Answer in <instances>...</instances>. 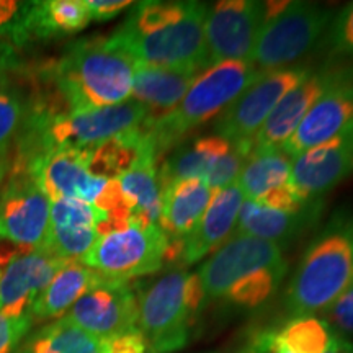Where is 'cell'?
Returning <instances> with one entry per match:
<instances>
[{
	"label": "cell",
	"mask_w": 353,
	"mask_h": 353,
	"mask_svg": "<svg viewBox=\"0 0 353 353\" xmlns=\"http://www.w3.org/2000/svg\"><path fill=\"white\" fill-rule=\"evenodd\" d=\"M201 2H139L114 30L112 41L136 64L190 68L203 72L206 64L205 21Z\"/></svg>",
	"instance_id": "cell-1"
},
{
	"label": "cell",
	"mask_w": 353,
	"mask_h": 353,
	"mask_svg": "<svg viewBox=\"0 0 353 353\" xmlns=\"http://www.w3.org/2000/svg\"><path fill=\"white\" fill-rule=\"evenodd\" d=\"M134 65L110 37H87L69 44L51 69L70 112H81L130 100Z\"/></svg>",
	"instance_id": "cell-2"
},
{
	"label": "cell",
	"mask_w": 353,
	"mask_h": 353,
	"mask_svg": "<svg viewBox=\"0 0 353 353\" xmlns=\"http://www.w3.org/2000/svg\"><path fill=\"white\" fill-rule=\"evenodd\" d=\"M353 281V210H339L309 242L285 290L291 317L317 316Z\"/></svg>",
	"instance_id": "cell-3"
},
{
	"label": "cell",
	"mask_w": 353,
	"mask_h": 353,
	"mask_svg": "<svg viewBox=\"0 0 353 353\" xmlns=\"http://www.w3.org/2000/svg\"><path fill=\"white\" fill-rule=\"evenodd\" d=\"M138 286V329L152 353H175L192 342L208 299L200 276L187 268H167Z\"/></svg>",
	"instance_id": "cell-4"
},
{
	"label": "cell",
	"mask_w": 353,
	"mask_h": 353,
	"mask_svg": "<svg viewBox=\"0 0 353 353\" xmlns=\"http://www.w3.org/2000/svg\"><path fill=\"white\" fill-rule=\"evenodd\" d=\"M260 74L244 61H224L203 70L172 112L157 120H145L159 161L198 128L216 120Z\"/></svg>",
	"instance_id": "cell-5"
},
{
	"label": "cell",
	"mask_w": 353,
	"mask_h": 353,
	"mask_svg": "<svg viewBox=\"0 0 353 353\" xmlns=\"http://www.w3.org/2000/svg\"><path fill=\"white\" fill-rule=\"evenodd\" d=\"M335 13L314 2H290L280 15L265 21L250 64L259 72L285 69L322 43Z\"/></svg>",
	"instance_id": "cell-6"
},
{
	"label": "cell",
	"mask_w": 353,
	"mask_h": 353,
	"mask_svg": "<svg viewBox=\"0 0 353 353\" xmlns=\"http://www.w3.org/2000/svg\"><path fill=\"white\" fill-rule=\"evenodd\" d=\"M167 247L169 237L161 228L131 223L121 231L99 237L82 263L105 280L131 283L165 267Z\"/></svg>",
	"instance_id": "cell-7"
},
{
	"label": "cell",
	"mask_w": 353,
	"mask_h": 353,
	"mask_svg": "<svg viewBox=\"0 0 353 353\" xmlns=\"http://www.w3.org/2000/svg\"><path fill=\"white\" fill-rule=\"evenodd\" d=\"M309 64H294L291 68L262 72L242 94L216 118L214 131L219 138L231 144H254L278 101L290 88L311 74Z\"/></svg>",
	"instance_id": "cell-8"
},
{
	"label": "cell",
	"mask_w": 353,
	"mask_h": 353,
	"mask_svg": "<svg viewBox=\"0 0 353 353\" xmlns=\"http://www.w3.org/2000/svg\"><path fill=\"white\" fill-rule=\"evenodd\" d=\"M51 200L32 170L15 159L0 195V236L17 245L39 249L50 228Z\"/></svg>",
	"instance_id": "cell-9"
},
{
	"label": "cell",
	"mask_w": 353,
	"mask_h": 353,
	"mask_svg": "<svg viewBox=\"0 0 353 353\" xmlns=\"http://www.w3.org/2000/svg\"><path fill=\"white\" fill-rule=\"evenodd\" d=\"M263 23V2L223 0L211 6L205 21L208 68L224 61L250 63Z\"/></svg>",
	"instance_id": "cell-10"
},
{
	"label": "cell",
	"mask_w": 353,
	"mask_h": 353,
	"mask_svg": "<svg viewBox=\"0 0 353 353\" xmlns=\"http://www.w3.org/2000/svg\"><path fill=\"white\" fill-rule=\"evenodd\" d=\"M353 76V64H329L311 70V74L298 82L293 88L278 101L268 120L263 123L262 130L255 136L254 148L281 149L286 144L298 126L301 125L309 110L317 103L329 88Z\"/></svg>",
	"instance_id": "cell-11"
},
{
	"label": "cell",
	"mask_w": 353,
	"mask_h": 353,
	"mask_svg": "<svg viewBox=\"0 0 353 353\" xmlns=\"http://www.w3.org/2000/svg\"><path fill=\"white\" fill-rule=\"evenodd\" d=\"M286 263L283 249L252 236H231L198 268L208 304L218 303L229 286L262 268Z\"/></svg>",
	"instance_id": "cell-12"
},
{
	"label": "cell",
	"mask_w": 353,
	"mask_h": 353,
	"mask_svg": "<svg viewBox=\"0 0 353 353\" xmlns=\"http://www.w3.org/2000/svg\"><path fill=\"white\" fill-rule=\"evenodd\" d=\"M64 317L100 341L138 329V286L103 280L87 291Z\"/></svg>",
	"instance_id": "cell-13"
},
{
	"label": "cell",
	"mask_w": 353,
	"mask_h": 353,
	"mask_svg": "<svg viewBox=\"0 0 353 353\" xmlns=\"http://www.w3.org/2000/svg\"><path fill=\"white\" fill-rule=\"evenodd\" d=\"M353 174V123L291 157V182L304 200L322 198Z\"/></svg>",
	"instance_id": "cell-14"
},
{
	"label": "cell",
	"mask_w": 353,
	"mask_h": 353,
	"mask_svg": "<svg viewBox=\"0 0 353 353\" xmlns=\"http://www.w3.org/2000/svg\"><path fill=\"white\" fill-rule=\"evenodd\" d=\"M15 159L28 165L51 201L59 198H74L95 205L108 183L107 179H100L87 170L83 154L79 149L56 148L38 154L30 161L17 156Z\"/></svg>",
	"instance_id": "cell-15"
},
{
	"label": "cell",
	"mask_w": 353,
	"mask_h": 353,
	"mask_svg": "<svg viewBox=\"0 0 353 353\" xmlns=\"http://www.w3.org/2000/svg\"><path fill=\"white\" fill-rule=\"evenodd\" d=\"M68 262L39 247L8 263L0 278V314L6 317L28 314L38 294Z\"/></svg>",
	"instance_id": "cell-16"
},
{
	"label": "cell",
	"mask_w": 353,
	"mask_h": 353,
	"mask_svg": "<svg viewBox=\"0 0 353 353\" xmlns=\"http://www.w3.org/2000/svg\"><path fill=\"white\" fill-rule=\"evenodd\" d=\"M244 201L245 196L237 182L213 190L208 208L205 210L195 229L182 239L180 268H187L200 262L206 255L216 252L232 236Z\"/></svg>",
	"instance_id": "cell-17"
},
{
	"label": "cell",
	"mask_w": 353,
	"mask_h": 353,
	"mask_svg": "<svg viewBox=\"0 0 353 353\" xmlns=\"http://www.w3.org/2000/svg\"><path fill=\"white\" fill-rule=\"evenodd\" d=\"M322 210L324 198L311 200L303 210L294 213L265 208L259 203L245 200L242 203L232 236H252L272 242L285 250L304 236V232L316 226L321 219Z\"/></svg>",
	"instance_id": "cell-18"
},
{
	"label": "cell",
	"mask_w": 353,
	"mask_h": 353,
	"mask_svg": "<svg viewBox=\"0 0 353 353\" xmlns=\"http://www.w3.org/2000/svg\"><path fill=\"white\" fill-rule=\"evenodd\" d=\"M350 123H353V76L329 88L317 100L281 149L294 157L330 139Z\"/></svg>",
	"instance_id": "cell-19"
},
{
	"label": "cell",
	"mask_w": 353,
	"mask_h": 353,
	"mask_svg": "<svg viewBox=\"0 0 353 353\" xmlns=\"http://www.w3.org/2000/svg\"><path fill=\"white\" fill-rule=\"evenodd\" d=\"M200 74L196 69L190 68L136 64L132 95L148 110L149 120H157L182 101Z\"/></svg>",
	"instance_id": "cell-20"
},
{
	"label": "cell",
	"mask_w": 353,
	"mask_h": 353,
	"mask_svg": "<svg viewBox=\"0 0 353 353\" xmlns=\"http://www.w3.org/2000/svg\"><path fill=\"white\" fill-rule=\"evenodd\" d=\"M213 190L201 179L180 180L162 192V211L157 226L169 239H183L195 229L208 208Z\"/></svg>",
	"instance_id": "cell-21"
},
{
	"label": "cell",
	"mask_w": 353,
	"mask_h": 353,
	"mask_svg": "<svg viewBox=\"0 0 353 353\" xmlns=\"http://www.w3.org/2000/svg\"><path fill=\"white\" fill-rule=\"evenodd\" d=\"M105 278L79 260H70L50 285L44 288L30 307L33 322L61 319L87 291L101 283Z\"/></svg>",
	"instance_id": "cell-22"
},
{
	"label": "cell",
	"mask_w": 353,
	"mask_h": 353,
	"mask_svg": "<svg viewBox=\"0 0 353 353\" xmlns=\"http://www.w3.org/2000/svg\"><path fill=\"white\" fill-rule=\"evenodd\" d=\"M159 159L154 148L145 149L138 161L126 170L120 182L123 195L131 208V223L157 226L162 211V187L159 180Z\"/></svg>",
	"instance_id": "cell-23"
},
{
	"label": "cell",
	"mask_w": 353,
	"mask_h": 353,
	"mask_svg": "<svg viewBox=\"0 0 353 353\" xmlns=\"http://www.w3.org/2000/svg\"><path fill=\"white\" fill-rule=\"evenodd\" d=\"M334 332L321 317H291L278 327L265 329L254 339L245 353H265L268 348H281L288 353H325Z\"/></svg>",
	"instance_id": "cell-24"
},
{
	"label": "cell",
	"mask_w": 353,
	"mask_h": 353,
	"mask_svg": "<svg viewBox=\"0 0 353 353\" xmlns=\"http://www.w3.org/2000/svg\"><path fill=\"white\" fill-rule=\"evenodd\" d=\"M154 148L145 123L136 130L126 131L112 139L83 149V162L92 175L107 180H118L130 170L145 149Z\"/></svg>",
	"instance_id": "cell-25"
},
{
	"label": "cell",
	"mask_w": 353,
	"mask_h": 353,
	"mask_svg": "<svg viewBox=\"0 0 353 353\" xmlns=\"http://www.w3.org/2000/svg\"><path fill=\"white\" fill-rule=\"evenodd\" d=\"M231 148V143L219 138L218 134L203 136L193 141H185L179 148H175L167 159L159 164L157 174L161 180L162 192L169 185L188 179L205 180L211 165L218 159L226 154Z\"/></svg>",
	"instance_id": "cell-26"
},
{
	"label": "cell",
	"mask_w": 353,
	"mask_h": 353,
	"mask_svg": "<svg viewBox=\"0 0 353 353\" xmlns=\"http://www.w3.org/2000/svg\"><path fill=\"white\" fill-rule=\"evenodd\" d=\"M286 183H291V157L283 149L254 148L237 179L245 200L250 201Z\"/></svg>",
	"instance_id": "cell-27"
},
{
	"label": "cell",
	"mask_w": 353,
	"mask_h": 353,
	"mask_svg": "<svg viewBox=\"0 0 353 353\" xmlns=\"http://www.w3.org/2000/svg\"><path fill=\"white\" fill-rule=\"evenodd\" d=\"M286 273H288V262L250 273L229 286L218 303L237 314H250L263 309L275 298Z\"/></svg>",
	"instance_id": "cell-28"
},
{
	"label": "cell",
	"mask_w": 353,
	"mask_h": 353,
	"mask_svg": "<svg viewBox=\"0 0 353 353\" xmlns=\"http://www.w3.org/2000/svg\"><path fill=\"white\" fill-rule=\"evenodd\" d=\"M103 341L79 329L65 317L43 325L13 353H101Z\"/></svg>",
	"instance_id": "cell-29"
},
{
	"label": "cell",
	"mask_w": 353,
	"mask_h": 353,
	"mask_svg": "<svg viewBox=\"0 0 353 353\" xmlns=\"http://www.w3.org/2000/svg\"><path fill=\"white\" fill-rule=\"evenodd\" d=\"M99 232L94 228H48L46 239L41 249L64 260L82 262L99 241Z\"/></svg>",
	"instance_id": "cell-30"
},
{
	"label": "cell",
	"mask_w": 353,
	"mask_h": 353,
	"mask_svg": "<svg viewBox=\"0 0 353 353\" xmlns=\"http://www.w3.org/2000/svg\"><path fill=\"white\" fill-rule=\"evenodd\" d=\"M105 219V214L90 203L74 198L51 201L50 226L54 228H94Z\"/></svg>",
	"instance_id": "cell-31"
},
{
	"label": "cell",
	"mask_w": 353,
	"mask_h": 353,
	"mask_svg": "<svg viewBox=\"0 0 353 353\" xmlns=\"http://www.w3.org/2000/svg\"><path fill=\"white\" fill-rule=\"evenodd\" d=\"M26 97L19 85L0 92V152L12 148L25 121Z\"/></svg>",
	"instance_id": "cell-32"
},
{
	"label": "cell",
	"mask_w": 353,
	"mask_h": 353,
	"mask_svg": "<svg viewBox=\"0 0 353 353\" xmlns=\"http://www.w3.org/2000/svg\"><path fill=\"white\" fill-rule=\"evenodd\" d=\"M254 151V144H231L229 151L223 154L218 161L211 165L205 176V182L211 190H219L237 182L247 159Z\"/></svg>",
	"instance_id": "cell-33"
},
{
	"label": "cell",
	"mask_w": 353,
	"mask_h": 353,
	"mask_svg": "<svg viewBox=\"0 0 353 353\" xmlns=\"http://www.w3.org/2000/svg\"><path fill=\"white\" fill-rule=\"evenodd\" d=\"M321 46L327 51L332 63L353 57V2L335 13Z\"/></svg>",
	"instance_id": "cell-34"
},
{
	"label": "cell",
	"mask_w": 353,
	"mask_h": 353,
	"mask_svg": "<svg viewBox=\"0 0 353 353\" xmlns=\"http://www.w3.org/2000/svg\"><path fill=\"white\" fill-rule=\"evenodd\" d=\"M321 316L335 335L347 341L353 337V281Z\"/></svg>",
	"instance_id": "cell-35"
},
{
	"label": "cell",
	"mask_w": 353,
	"mask_h": 353,
	"mask_svg": "<svg viewBox=\"0 0 353 353\" xmlns=\"http://www.w3.org/2000/svg\"><path fill=\"white\" fill-rule=\"evenodd\" d=\"M34 325L32 316L6 317L0 314V353H13L30 335Z\"/></svg>",
	"instance_id": "cell-36"
},
{
	"label": "cell",
	"mask_w": 353,
	"mask_h": 353,
	"mask_svg": "<svg viewBox=\"0 0 353 353\" xmlns=\"http://www.w3.org/2000/svg\"><path fill=\"white\" fill-rule=\"evenodd\" d=\"M309 201L311 200H304V198L299 195L293 182L286 183L283 187L272 190V192L265 193L263 196H260L259 200H255V203L265 206V208L286 211V213H294V211L303 210Z\"/></svg>",
	"instance_id": "cell-37"
},
{
	"label": "cell",
	"mask_w": 353,
	"mask_h": 353,
	"mask_svg": "<svg viewBox=\"0 0 353 353\" xmlns=\"http://www.w3.org/2000/svg\"><path fill=\"white\" fill-rule=\"evenodd\" d=\"M21 69L23 63L15 48H12L6 39H0V92L15 87V82L20 81Z\"/></svg>",
	"instance_id": "cell-38"
},
{
	"label": "cell",
	"mask_w": 353,
	"mask_h": 353,
	"mask_svg": "<svg viewBox=\"0 0 353 353\" xmlns=\"http://www.w3.org/2000/svg\"><path fill=\"white\" fill-rule=\"evenodd\" d=\"M103 353H152L139 329L128 330L103 341Z\"/></svg>",
	"instance_id": "cell-39"
},
{
	"label": "cell",
	"mask_w": 353,
	"mask_h": 353,
	"mask_svg": "<svg viewBox=\"0 0 353 353\" xmlns=\"http://www.w3.org/2000/svg\"><path fill=\"white\" fill-rule=\"evenodd\" d=\"M90 19L95 21H108L134 6L130 0H83Z\"/></svg>",
	"instance_id": "cell-40"
},
{
	"label": "cell",
	"mask_w": 353,
	"mask_h": 353,
	"mask_svg": "<svg viewBox=\"0 0 353 353\" xmlns=\"http://www.w3.org/2000/svg\"><path fill=\"white\" fill-rule=\"evenodd\" d=\"M23 2H13V0H0V30L10 25L17 19L21 10Z\"/></svg>",
	"instance_id": "cell-41"
},
{
	"label": "cell",
	"mask_w": 353,
	"mask_h": 353,
	"mask_svg": "<svg viewBox=\"0 0 353 353\" xmlns=\"http://www.w3.org/2000/svg\"><path fill=\"white\" fill-rule=\"evenodd\" d=\"M12 162H13V151H12V148L7 149V151L0 152V195H2L3 183H6V179H7L8 172H10Z\"/></svg>",
	"instance_id": "cell-42"
},
{
	"label": "cell",
	"mask_w": 353,
	"mask_h": 353,
	"mask_svg": "<svg viewBox=\"0 0 353 353\" xmlns=\"http://www.w3.org/2000/svg\"><path fill=\"white\" fill-rule=\"evenodd\" d=\"M325 353H353V342L334 334L332 342H330V345Z\"/></svg>",
	"instance_id": "cell-43"
},
{
	"label": "cell",
	"mask_w": 353,
	"mask_h": 353,
	"mask_svg": "<svg viewBox=\"0 0 353 353\" xmlns=\"http://www.w3.org/2000/svg\"><path fill=\"white\" fill-rule=\"evenodd\" d=\"M241 353H245V352H241Z\"/></svg>",
	"instance_id": "cell-44"
},
{
	"label": "cell",
	"mask_w": 353,
	"mask_h": 353,
	"mask_svg": "<svg viewBox=\"0 0 353 353\" xmlns=\"http://www.w3.org/2000/svg\"><path fill=\"white\" fill-rule=\"evenodd\" d=\"M101 353H103V352H101Z\"/></svg>",
	"instance_id": "cell-45"
},
{
	"label": "cell",
	"mask_w": 353,
	"mask_h": 353,
	"mask_svg": "<svg viewBox=\"0 0 353 353\" xmlns=\"http://www.w3.org/2000/svg\"><path fill=\"white\" fill-rule=\"evenodd\" d=\"M0 39H2V38H0Z\"/></svg>",
	"instance_id": "cell-46"
}]
</instances>
